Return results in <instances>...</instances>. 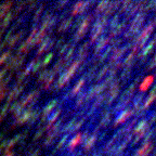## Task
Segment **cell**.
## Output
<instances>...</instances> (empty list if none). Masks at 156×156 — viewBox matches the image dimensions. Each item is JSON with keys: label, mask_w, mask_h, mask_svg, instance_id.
Segmentation results:
<instances>
[{"label": "cell", "mask_w": 156, "mask_h": 156, "mask_svg": "<svg viewBox=\"0 0 156 156\" xmlns=\"http://www.w3.org/2000/svg\"><path fill=\"white\" fill-rule=\"evenodd\" d=\"M131 47H134L132 46V44H130V45H125L123 46L121 48L117 49V50H115V52H113V54L111 55V61H110V66L111 65H114V64L118 63L119 61H120V59L125 55V53L128 51V49L131 48Z\"/></svg>", "instance_id": "4"}, {"label": "cell", "mask_w": 156, "mask_h": 156, "mask_svg": "<svg viewBox=\"0 0 156 156\" xmlns=\"http://www.w3.org/2000/svg\"><path fill=\"white\" fill-rule=\"evenodd\" d=\"M88 49H89V44L88 42H85L83 45H81L78 49V52H77V61H79L80 63L85 61V59L88 55Z\"/></svg>", "instance_id": "16"}, {"label": "cell", "mask_w": 156, "mask_h": 156, "mask_svg": "<svg viewBox=\"0 0 156 156\" xmlns=\"http://www.w3.org/2000/svg\"><path fill=\"white\" fill-rule=\"evenodd\" d=\"M23 89H24V87H15V88H14V89H13L12 91L10 92L9 98H8V101H7V103H8V104H10V102H11V101L15 100L16 98L20 96V93L23 91Z\"/></svg>", "instance_id": "25"}, {"label": "cell", "mask_w": 156, "mask_h": 156, "mask_svg": "<svg viewBox=\"0 0 156 156\" xmlns=\"http://www.w3.org/2000/svg\"><path fill=\"white\" fill-rule=\"evenodd\" d=\"M29 49H30V47H29V41L28 40H26L25 42H23L22 45L19 47V54L20 53H27V51H28ZM17 54V55H19Z\"/></svg>", "instance_id": "35"}, {"label": "cell", "mask_w": 156, "mask_h": 156, "mask_svg": "<svg viewBox=\"0 0 156 156\" xmlns=\"http://www.w3.org/2000/svg\"><path fill=\"white\" fill-rule=\"evenodd\" d=\"M11 4H12V2H6L0 6V20L2 19V16L8 12V10L10 9Z\"/></svg>", "instance_id": "33"}, {"label": "cell", "mask_w": 156, "mask_h": 156, "mask_svg": "<svg viewBox=\"0 0 156 156\" xmlns=\"http://www.w3.org/2000/svg\"><path fill=\"white\" fill-rule=\"evenodd\" d=\"M81 4H83V1H80V2H76L75 4H74L73 12H72V14H73V15H75V14H77V13H79L80 8H81Z\"/></svg>", "instance_id": "45"}, {"label": "cell", "mask_w": 156, "mask_h": 156, "mask_svg": "<svg viewBox=\"0 0 156 156\" xmlns=\"http://www.w3.org/2000/svg\"><path fill=\"white\" fill-rule=\"evenodd\" d=\"M72 23H73V16H68L63 23H61L60 24L59 30H60V32H65V30H67V29L70 28V26L72 25Z\"/></svg>", "instance_id": "29"}, {"label": "cell", "mask_w": 156, "mask_h": 156, "mask_svg": "<svg viewBox=\"0 0 156 156\" xmlns=\"http://www.w3.org/2000/svg\"><path fill=\"white\" fill-rule=\"evenodd\" d=\"M120 4V2H118V1H115V2H110L108 3V6L107 8L105 9L104 11V15L108 16V15H111V14H113V13L116 11V10L118 9V6Z\"/></svg>", "instance_id": "27"}, {"label": "cell", "mask_w": 156, "mask_h": 156, "mask_svg": "<svg viewBox=\"0 0 156 156\" xmlns=\"http://www.w3.org/2000/svg\"><path fill=\"white\" fill-rule=\"evenodd\" d=\"M91 156H102V153H101L100 151H98V152H94Z\"/></svg>", "instance_id": "56"}, {"label": "cell", "mask_w": 156, "mask_h": 156, "mask_svg": "<svg viewBox=\"0 0 156 156\" xmlns=\"http://www.w3.org/2000/svg\"><path fill=\"white\" fill-rule=\"evenodd\" d=\"M150 129V125L147 123V118H143L139 121V124L136 126V128L134 129V134L136 136H139V137H144V134H147V130Z\"/></svg>", "instance_id": "6"}, {"label": "cell", "mask_w": 156, "mask_h": 156, "mask_svg": "<svg viewBox=\"0 0 156 156\" xmlns=\"http://www.w3.org/2000/svg\"><path fill=\"white\" fill-rule=\"evenodd\" d=\"M154 100H155V87H153V88H152V90H151V92H150V96L147 97V99L145 100L144 104L142 105V110L147 112V108H149L151 105L153 104Z\"/></svg>", "instance_id": "20"}, {"label": "cell", "mask_w": 156, "mask_h": 156, "mask_svg": "<svg viewBox=\"0 0 156 156\" xmlns=\"http://www.w3.org/2000/svg\"><path fill=\"white\" fill-rule=\"evenodd\" d=\"M155 7V1H150V2H144L143 9L144 10H153Z\"/></svg>", "instance_id": "48"}, {"label": "cell", "mask_w": 156, "mask_h": 156, "mask_svg": "<svg viewBox=\"0 0 156 156\" xmlns=\"http://www.w3.org/2000/svg\"><path fill=\"white\" fill-rule=\"evenodd\" d=\"M108 22V16L104 15L98 17V20L96 21V23L93 24L92 29H91V36H90V42L92 44L99 39V37H102L103 33L105 32V26H107Z\"/></svg>", "instance_id": "1"}, {"label": "cell", "mask_w": 156, "mask_h": 156, "mask_svg": "<svg viewBox=\"0 0 156 156\" xmlns=\"http://www.w3.org/2000/svg\"><path fill=\"white\" fill-rule=\"evenodd\" d=\"M52 46H53V40L51 39V37L50 36H46L45 38L42 39V41L40 42V47H39L38 52H37L38 55H40V54H42L46 51H49L52 48Z\"/></svg>", "instance_id": "10"}, {"label": "cell", "mask_w": 156, "mask_h": 156, "mask_svg": "<svg viewBox=\"0 0 156 156\" xmlns=\"http://www.w3.org/2000/svg\"><path fill=\"white\" fill-rule=\"evenodd\" d=\"M112 110H110L108 107H106L103 111V113L101 114V121H100V127H106L108 126V124L112 121Z\"/></svg>", "instance_id": "12"}, {"label": "cell", "mask_w": 156, "mask_h": 156, "mask_svg": "<svg viewBox=\"0 0 156 156\" xmlns=\"http://www.w3.org/2000/svg\"><path fill=\"white\" fill-rule=\"evenodd\" d=\"M38 154H39V150H37V151H35L30 156H38Z\"/></svg>", "instance_id": "57"}, {"label": "cell", "mask_w": 156, "mask_h": 156, "mask_svg": "<svg viewBox=\"0 0 156 156\" xmlns=\"http://www.w3.org/2000/svg\"><path fill=\"white\" fill-rule=\"evenodd\" d=\"M132 115H134V112H132L131 108H125L124 111H121L120 113H119V115L117 116L116 120H115L114 126L116 127V126H118V125L124 124L125 121H127Z\"/></svg>", "instance_id": "9"}, {"label": "cell", "mask_w": 156, "mask_h": 156, "mask_svg": "<svg viewBox=\"0 0 156 156\" xmlns=\"http://www.w3.org/2000/svg\"><path fill=\"white\" fill-rule=\"evenodd\" d=\"M118 23H119V14H116V15H114L113 19L110 20V22H107V26H110L111 28H114Z\"/></svg>", "instance_id": "39"}, {"label": "cell", "mask_w": 156, "mask_h": 156, "mask_svg": "<svg viewBox=\"0 0 156 156\" xmlns=\"http://www.w3.org/2000/svg\"><path fill=\"white\" fill-rule=\"evenodd\" d=\"M57 103H59V100L54 99V100H52V101H50L48 104L46 105L45 108H44V111H42V117H41V121H40V125L44 124V123H45V121L48 119V117L50 116V114L52 113V110H53V108L57 106Z\"/></svg>", "instance_id": "8"}, {"label": "cell", "mask_w": 156, "mask_h": 156, "mask_svg": "<svg viewBox=\"0 0 156 156\" xmlns=\"http://www.w3.org/2000/svg\"><path fill=\"white\" fill-rule=\"evenodd\" d=\"M91 19H92V17H91V15L86 16V19L83 20V22L80 24V26L78 27V29H77V32L75 33V35H74V42H75V44L79 41L80 39H81L83 36L86 35L87 29H88V26H89Z\"/></svg>", "instance_id": "3"}, {"label": "cell", "mask_w": 156, "mask_h": 156, "mask_svg": "<svg viewBox=\"0 0 156 156\" xmlns=\"http://www.w3.org/2000/svg\"><path fill=\"white\" fill-rule=\"evenodd\" d=\"M98 134H99V127L97 128V129H94L92 134L88 136V138L83 141V149H85V151H89L94 147L96 141H97V139H98Z\"/></svg>", "instance_id": "7"}, {"label": "cell", "mask_w": 156, "mask_h": 156, "mask_svg": "<svg viewBox=\"0 0 156 156\" xmlns=\"http://www.w3.org/2000/svg\"><path fill=\"white\" fill-rule=\"evenodd\" d=\"M106 85L104 83H100L96 86H92L90 87L89 89L87 90V97H88V100H91L93 98H96V97L100 96V94H102L103 91L106 89Z\"/></svg>", "instance_id": "5"}, {"label": "cell", "mask_w": 156, "mask_h": 156, "mask_svg": "<svg viewBox=\"0 0 156 156\" xmlns=\"http://www.w3.org/2000/svg\"><path fill=\"white\" fill-rule=\"evenodd\" d=\"M105 136H106V132H105V134H101V136H100V139H99V140H100V141H103V138H105Z\"/></svg>", "instance_id": "58"}, {"label": "cell", "mask_w": 156, "mask_h": 156, "mask_svg": "<svg viewBox=\"0 0 156 156\" xmlns=\"http://www.w3.org/2000/svg\"><path fill=\"white\" fill-rule=\"evenodd\" d=\"M144 21H145V13L143 12H138L136 15L132 17L131 20L130 25H134V26H139V27H142Z\"/></svg>", "instance_id": "18"}, {"label": "cell", "mask_w": 156, "mask_h": 156, "mask_svg": "<svg viewBox=\"0 0 156 156\" xmlns=\"http://www.w3.org/2000/svg\"><path fill=\"white\" fill-rule=\"evenodd\" d=\"M30 114H32V110H25L23 112L22 115H20L17 117V120H16V125H22L25 124L26 121H28L29 117H30Z\"/></svg>", "instance_id": "22"}, {"label": "cell", "mask_w": 156, "mask_h": 156, "mask_svg": "<svg viewBox=\"0 0 156 156\" xmlns=\"http://www.w3.org/2000/svg\"><path fill=\"white\" fill-rule=\"evenodd\" d=\"M81 155V152L80 151H78V152H73V153L70 154V156H79Z\"/></svg>", "instance_id": "55"}, {"label": "cell", "mask_w": 156, "mask_h": 156, "mask_svg": "<svg viewBox=\"0 0 156 156\" xmlns=\"http://www.w3.org/2000/svg\"><path fill=\"white\" fill-rule=\"evenodd\" d=\"M144 100V96L142 94V93H139V94H137V96L134 97V99H132V104H134V110H132V112L137 111V110H139V108L142 107V102H143Z\"/></svg>", "instance_id": "21"}, {"label": "cell", "mask_w": 156, "mask_h": 156, "mask_svg": "<svg viewBox=\"0 0 156 156\" xmlns=\"http://www.w3.org/2000/svg\"><path fill=\"white\" fill-rule=\"evenodd\" d=\"M86 119H87V116H83L81 119H79V120H78V123H76V124H75V126H74L73 131H77V130H78V129H79V128L83 125V123H85V120H86Z\"/></svg>", "instance_id": "44"}, {"label": "cell", "mask_w": 156, "mask_h": 156, "mask_svg": "<svg viewBox=\"0 0 156 156\" xmlns=\"http://www.w3.org/2000/svg\"><path fill=\"white\" fill-rule=\"evenodd\" d=\"M110 68H111V66H110L108 64H107V65H104V66H103L102 68L100 70V72L98 73V75L96 76V79L99 81V80L102 79L104 76H106V75H107V73H108V70H110Z\"/></svg>", "instance_id": "30"}, {"label": "cell", "mask_w": 156, "mask_h": 156, "mask_svg": "<svg viewBox=\"0 0 156 156\" xmlns=\"http://www.w3.org/2000/svg\"><path fill=\"white\" fill-rule=\"evenodd\" d=\"M68 137H70V134H64L63 137L61 138L60 142L57 143V147H55V149H57V150H59V149H61V147H63L64 144H65V142H66V141H67V139H68Z\"/></svg>", "instance_id": "41"}, {"label": "cell", "mask_w": 156, "mask_h": 156, "mask_svg": "<svg viewBox=\"0 0 156 156\" xmlns=\"http://www.w3.org/2000/svg\"><path fill=\"white\" fill-rule=\"evenodd\" d=\"M131 1H124V2H121L120 4H119V6H120V8H118V9H119V13H126L127 12V10L129 9V8H130V6H131ZM119 13H118V14H119Z\"/></svg>", "instance_id": "37"}, {"label": "cell", "mask_w": 156, "mask_h": 156, "mask_svg": "<svg viewBox=\"0 0 156 156\" xmlns=\"http://www.w3.org/2000/svg\"><path fill=\"white\" fill-rule=\"evenodd\" d=\"M1 138H2V136H0V141H1Z\"/></svg>", "instance_id": "61"}, {"label": "cell", "mask_w": 156, "mask_h": 156, "mask_svg": "<svg viewBox=\"0 0 156 156\" xmlns=\"http://www.w3.org/2000/svg\"><path fill=\"white\" fill-rule=\"evenodd\" d=\"M77 99H76V102H75V108L77 107H80L81 105L83 104H88L89 103V100H88V97H87V91L85 90H81L78 94H77Z\"/></svg>", "instance_id": "17"}, {"label": "cell", "mask_w": 156, "mask_h": 156, "mask_svg": "<svg viewBox=\"0 0 156 156\" xmlns=\"http://www.w3.org/2000/svg\"><path fill=\"white\" fill-rule=\"evenodd\" d=\"M154 81V76L153 75H151V76H147L145 79H144V81L142 83H141L140 88H139V90H140V92H144V91H147L149 88H150V86L153 83Z\"/></svg>", "instance_id": "23"}, {"label": "cell", "mask_w": 156, "mask_h": 156, "mask_svg": "<svg viewBox=\"0 0 156 156\" xmlns=\"http://www.w3.org/2000/svg\"><path fill=\"white\" fill-rule=\"evenodd\" d=\"M154 42H155V40H154V38H152V39H151L150 42H147V47H144V48L142 49V51L139 53V55H138V57H139L140 60L144 61L147 57V55H149L151 52L153 51V49H154Z\"/></svg>", "instance_id": "13"}, {"label": "cell", "mask_w": 156, "mask_h": 156, "mask_svg": "<svg viewBox=\"0 0 156 156\" xmlns=\"http://www.w3.org/2000/svg\"><path fill=\"white\" fill-rule=\"evenodd\" d=\"M108 41H110V38L106 37V36L103 35L102 37H100V39L98 40V44H96V48H94L93 54H94V55H98L100 52H102L103 50L106 48Z\"/></svg>", "instance_id": "11"}, {"label": "cell", "mask_w": 156, "mask_h": 156, "mask_svg": "<svg viewBox=\"0 0 156 156\" xmlns=\"http://www.w3.org/2000/svg\"><path fill=\"white\" fill-rule=\"evenodd\" d=\"M45 128H39L38 130H37V132L35 134V136H34V140H38V139H40V138L44 136V132H45Z\"/></svg>", "instance_id": "46"}, {"label": "cell", "mask_w": 156, "mask_h": 156, "mask_svg": "<svg viewBox=\"0 0 156 156\" xmlns=\"http://www.w3.org/2000/svg\"><path fill=\"white\" fill-rule=\"evenodd\" d=\"M52 57H53V53L52 52H50V53H48L47 55H46V57L44 59V61L41 62V65H47V64L50 62V60H51Z\"/></svg>", "instance_id": "49"}, {"label": "cell", "mask_w": 156, "mask_h": 156, "mask_svg": "<svg viewBox=\"0 0 156 156\" xmlns=\"http://www.w3.org/2000/svg\"><path fill=\"white\" fill-rule=\"evenodd\" d=\"M119 94H120V81H119V79H115L111 83L108 93L106 94L105 104L107 105V106H110L113 103V101H115V100L117 99Z\"/></svg>", "instance_id": "2"}, {"label": "cell", "mask_w": 156, "mask_h": 156, "mask_svg": "<svg viewBox=\"0 0 156 156\" xmlns=\"http://www.w3.org/2000/svg\"><path fill=\"white\" fill-rule=\"evenodd\" d=\"M6 156H13V154L11 152H7V155Z\"/></svg>", "instance_id": "59"}, {"label": "cell", "mask_w": 156, "mask_h": 156, "mask_svg": "<svg viewBox=\"0 0 156 156\" xmlns=\"http://www.w3.org/2000/svg\"><path fill=\"white\" fill-rule=\"evenodd\" d=\"M108 3H110V1H101V2L98 3V4H97V8H96L97 14H98V13H101V12H104L105 9L107 8Z\"/></svg>", "instance_id": "32"}, {"label": "cell", "mask_w": 156, "mask_h": 156, "mask_svg": "<svg viewBox=\"0 0 156 156\" xmlns=\"http://www.w3.org/2000/svg\"><path fill=\"white\" fill-rule=\"evenodd\" d=\"M1 35H2V32H0V40H1Z\"/></svg>", "instance_id": "60"}, {"label": "cell", "mask_w": 156, "mask_h": 156, "mask_svg": "<svg viewBox=\"0 0 156 156\" xmlns=\"http://www.w3.org/2000/svg\"><path fill=\"white\" fill-rule=\"evenodd\" d=\"M39 115H40V113H39V110L37 108V110H35L34 112H32V114H30V117H29L28 121L30 125H34L35 124V121L38 119Z\"/></svg>", "instance_id": "36"}, {"label": "cell", "mask_w": 156, "mask_h": 156, "mask_svg": "<svg viewBox=\"0 0 156 156\" xmlns=\"http://www.w3.org/2000/svg\"><path fill=\"white\" fill-rule=\"evenodd\" d=\"M68 47H70V45H68V44H65V45L63 46V48L60 49V52H59V54H60V55H63V54L66 52V50H67V48H68Z\"/></svg>", "instance_id": "52"}, {"label": "cell", "mask_w": 156, "mask_h": 156, "mask_svg": "<svg viewBox=\"0 0 156 156\" xmlns=\"http://www.w3.org/2000/svg\"><path fill=\"white\" fill-rule=\"evenodd\" d=\"M77 121V118L74 117L73 119H70L68 123H67L65 126H63V127L61 128V134L62 132H66V134H70V132H72L74 129V126H75V124H76Z\"/></svg>", "instance_id": "26"}, {"label": "cell", "mask_w": 156, "mask_h": 156, "mask_svg": "<svg viewBox=\"0 0 156 156\" xmlns=\"http://www.w3.org/2000/svg\"><path fill=\"white\" fill-rule=\"evenodd\" d=\"M42 10H44V6H40L38 8V9H37V11H36V14L35 15H34V21H35V22H37V21H38V19L39 17H40V15H41V12H42Z\"/></svg>", "instance_id": "47"}, {"label": "cell", "mask_w": 156, "mask_h": 156, "mask_svg": "<svg viewBox=\"0 0 156 156\" xmlns=\"http://www.w3.org/2000/svg\"><path fill=\"white\" fill-rule=\"evenodd\" d=\"M126 26H127V20L124 19L121 22H119L117 24V25L115 26L114 28L112 29V32L110 33V37L108 38H111V37H115V36H118L120 35L121 32L124 30L125 28H126Z\"/></svg>", "instance_id": "15"}, {"label": "cell", "mask_w": 156, "mask_h": 156, "mask_svg": "<svg viewBox=\"0 0 156 156\" xmlns=\"http://www.w3.org/2000/svg\"><path fill=\"white\" fill-rule=\"evenodd\" d=\"M154 67H155V57H153V59L150 61V64L147 65V70H154Z\"/></svg>", "instance_id": "51"}, {"label": "cell", "mask_w": 156, "mask_h": 156, "mask_svg": "<svg viewBox=\"0 0 156 156\" xmlns=\"http://www.w3.org/2000/svg\"><path fill=\"white\" fill-rule=\"evenodd\" d=\"M96 74H97V65L96 66H92L90 70H88V72L86 73V75H85V78H86V80H87V78H88V80H92V79H94L96 78Z\"/></svg>", "instance_id": "31"}, {"label": "cell", "mask_w": 156, "mask_h": 156, "mask_svg": "<svg viewBox=\"0 0 156 156\" xmlns=\"http://www.w3.org/2000/svg\"><path fill=\"white\" fill-rule=\"evenodd\" d=\"M50 74H51V70H45L41 74H40V75H39V81H42V80H47V79H48V77L50 76Z\"/></svg>", "instance_id": "40"}, {"label": "cell", "mask_w": 156, "mask_h": 156, "mask_svg": "<svg viewBox=\"0 0 156 156\" xmlns=\"http://www.w3.org/2000/svg\"><path fill=\"white\" fill-rule=\"evenodd\" d=\"M86 78L85 77H80L79 78V80L77 81L76 83H75V86L73 87V89L70 90V98H73V97H75V96H77L78 93L81 91V89H83V87L85 86V83H86Z\"/></svg>", "instance_id": "14"}, {"label": "cell", "mask_w": 156, "mask_h": 156, "mask_svg": "<svg viewBox=\"0 0 156 156\" xmlns=\"http://www.w3.org/2000/svg\"><path fill=\"white\" fill-rule=\"evenodd\" d=\"M26 75L24 73H22V74H20L19 75V81H22L23 79H24V77H25Z\"/></svg>", "instance_id": "54"}, {"label": "cell", "mask_w": 156, "mask_h": 156, "mask_svg": "<svg viewBox=\"0 0 156 156\" xmlns=\"http://www.w3.org/2000/svg\"><path fill=\"white\" fill-rule=\"evenodd\" d=\"M131 73H132V68L131 66H127L125 70H123L120 74V80L119 81H123V83H127L128 79L130 78L131 76Z\"/></svg>", "instance_id": "28"}, {"label": "cell", "mask_w": 156, "mask_h": 156, "mask_svg": "<svg viewBox=\"0 0 156 156\" xmlns=\"http://www.w3.org/2000/svg\"><path fill=\"white\" fill-rule=\"evenodd\" d=\"M11 19H12V13L9 12L6 14V17L3 19V22H2V27L3 28H6L7 26H8V24L10 23V21H11Z\"/></svg>", "instance_id": "42"}, {"label": "cell", "mask_w": 156, "mask_h": 156, "mask_svg": "<svg viewBox=\"0 0 156 156\" xmlns=\"http://www.w3.org/2000/svg\"><path fill=\"white\" fill-rule=\"evenodd\" d=\"M7 73V68H4V70H2L1 72H0V81L2 80V77L4 76V74Z\"/></svg>", "instance_id": "53"}, {"label": "cell", "mask_w": 156, "mask_h": 156, "mask_svg": "<svg viewBox=\"0 0 156 156\" xmlns=\"http://www.w3.org/2000/svg\"><path fill=\"white\" fill-rule=\"evenodd\" d=\"M154 137V128H150L147 132L144 134V143H147V142H150L151 139Z\"/></svg>", "instance_id": "38"}, {"label": "cell", "mask_w": 156, "mask_h": 156, "mask_svg": "<svg viewBox=\"0 0 156 156\" xmlns=\"http://www.w3.org/2000/svg\"><path fill=\"white\" fill-rule=\"evenodd\" d=\"M23 34H24V30H21L20 33L15 34V36H14V37H13V38L10 40V47H14L16 42L21 40V38L23 37Z\"/></svg>", "instance_id": "34"}, {"label": "cell", "mask_w": 156, "mask_h": 156, "mask_svg": "<svg viewBox=\"0 0 156 156\" xmlns=\"http://www.w3.org/2000/svg\"><path fill=\"white\" fill-rule=\"evenodd\" d=\"M61 113H62V108H57V111L53 112L52 114H50V116L48 117V126L45 128V130H49V129H50V128L53 126L54 121L57 120V117H59V116L61 115Z\"/></svg>", "instance_id": "19"}, {"label": "cell", "mask_w": 156, "mask_h": 156, "mask_svg": "<svg viewBox=\"0 0 156 156\" xmlns=\"http://www.w3.org/2000/svg\"><path fill=\"white\" fill-rule=\"evenodd\" d=\"M80 140H81V134H76V136H75V137H74L73 139L70 141V143L67 144V151L73 152V150L77 147V145H78V143L80 142Z\"/></svg>", "instance_id": "24"}, {"label": "cell", "mask_w": 156, "mask_h": 156, "mask_svg": "<svg viewBox=\"0 0 156 156\" xmlns=\"http://www.w3.org/2000/svg\"><path fill=\"white\" fill-rule=\"evenodd\" d=\"M41 66V61H35V63H34V66H33V70L32 72L33 73H36L37 70H39V67Z\"/></svg>", "instance_id": "50"}, {"label": "cell", "mask_w": 156, "mask_h": 156, "mask_svg": "<svg viewBox=\"0 0 156 156\" xmlns=\"http://www.w3.org/2000/svg\"><path fill=\"white\" fill-rule=\"evenodd\" d=\"M10 55H11V53H10V51H6V52H3L1 55H0V65L1 64H3L4 62H6L8 59L10 57Z\"/></svg>", "instance_id": "43"}]
</instances>
